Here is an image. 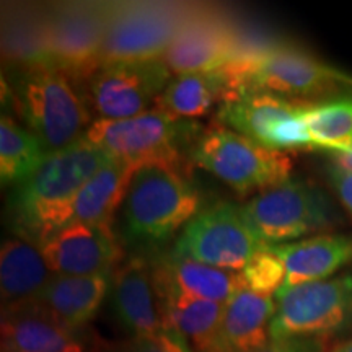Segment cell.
I'll use <instances>...</instances> for the list:
<instances>
[{"instance_id": "6da1fadb", "label": "cell", "mask_w": 352, "mask_h": 352, "mask_svg": "<svg viewBox=\"0 0 352 352\" xmlns=\"http://www.w3.org/2000/svg\"><path fill=\"white\" fill-rule=\"evenodd\" d=\"M114 157L83 138L64 151L50 153L32 176L13 186L8 219L13 232L41 245L72 222L74 202L88 179Z\"/></svg>"}, {"instance_id": "7a4b0ae2", "label": "cell", "mask_w": 352, "mask_h": 352, "mask_svg": "<svg viewBox=\"0 0 352 352\" xmlns=\"http://www.w3.org/2000/svg\"><path fill=\"white\" fill-rule=\"evenodd\" d=\"M201 210V192L176 166H139L121 206V232L132 248L164 246Z\"/></svg>"}, {"instance_id": "3957f363", "label": "cell", "mask_w": 352, "mask_h": 352, "mask_svg": "<svg viewBox=\"0 0 352 352\" xmlns=\"http://www.w3.org/2000/svg\"><path fill=\"white\" fill-rule=\"evenodd\" d=\"M63 70L44 65L12 72L10 98L44 151L56 153L85 138L91 126L88 100Z\"/></svg>"}, {"instance_id": "277c9868", "label": "cell", "mask_w": 352, "mask_h": 352, "mask_svg": "<svg viewBox=\"0 0 352 352\" xmlns=\"http://www.w3.org/2000/svg\"><path fill=\"white\" fill-rule=\"evenodd\" d=\"M189 158L239 195L266 191L290 179L292 158L223 126L202 131L189 145Z\"/></svg>"}, {"instance_id": "5b68a950", "label": "cell", "mask_w": 352, "mask_h": 352, "mask_svg": "<svg viewBox=\"0 0 352 352\" xmlns=\"http://www.w3.org/2000/svg\"><path fill=\"white\" fill-rule=\"evenodd\" d=\"M196 6L191 2H111L101 67L162 60Z\"/></svg>"}, {"instance_id": "8992f818", "label": "cell", "mask_w": 352, "mask_h": 352, "mask_svg": "<svg viewBox=\"0 0 352 352\" xmlns=\"http://www.w3.org/2000/svg\"><path fill=\"white\" fill-rule=\"evenodd\" d=\"M197 131V122L178 120L153 107L151 111L126 120H96L88 127L85 139L111 157L139 166H178L183 145L192 144Z\"/></svg>"}, {"instance_id": "52a82bcc", "label": "cell", "mask_w": 352, "mask_h": 352, "mask_svg": "<svg viewBox=\"0 0 352 352\" xmlns=\"http://www.w3.org/2000/svg\"><path fill=\"white\" fill-rule=\"evenodd\" d=\"M241 214L263 245L292 243L302 236L331 227L336 214L331 201L318 186L292 179L258 192Z\"/></svg>"}, {"instance_id": "ba28073f", "label": "cell", "mask_w": 352, "mask_h": 352, "mask_svg": "<svg viewBox=\"0 0 352 352\" xmlns=\"http://www.w3.org/2000/svg\"><path fill=\"white\" fill-rule=\"evenodd\" d=\"M111 2L46 3L47 50L52 67L77 83L101 69Z\"/></svg>"}, {"instance_id": "9c48e42d", "label": "cell", "mask_w": 352, "mask_h": 352, "mask_svg": "<svg viewBox=\"0 0 352 352\" xmlns=\"http://www.w3.org/2000/svg\"><path fill=\"white\" fill-rule=\"evenodd\" d=\"M352 329V274L303 284L277 298L271 340H328Z\"/></svg>"}, {"instance_id": "30bf717a", "label": "cell", "mask_w": 352, "mask_h": 352, "mask_svg": "<svg viewBox=\"0 0 352 352\" xmlns=\"http://www.w3.org/2000/svg\"><path fill=\"white\" fill-rule=\"evenodd\" d=\"M263 246L246 223L241 206L217 202L195 215L178 235L171 253L240 272Z\"/></svg>"}, {"instance_id": "8fae6325", "label": "cell", "mask_w": 352, "mask_h": 352, "mask_svg": "<svg viewBox=\"0 0 352 352\" xmlns=\"http://www.w3.org/2000/svg\"><path fill=\"white\" fill-rule=\"evenodd\" d=\"M342 88H352L351 76L283 39L254 64L245 91H264L307 103L328 98Z\"/></svg>"}, {"instance_id": "7c38bea8", "label": "cell", "mask_w": 352, "mask_h": 352, "mask_svg": "<svg viewBox=\"0 0 352 352\" xmlns=\"http://www.w3.org/2000/svg\"><path fill=\"white\" fill-rule=\"evenodd\" d=\"M171 82L164 60L103 65L87 83L98 120H126L151 111Z\"/></svg>"}, {"instance_id": "4fadbf2b", "label": "cell", "mask_w": 352, "mask_h": 352, "mask_svg": "<svg viewBox=\"0 0 352 352\" xmlns=\"http://www.w3.org/2000/svg\"><path fill=\"white\" fill-rule=\"evenodd\" d=\"M236 28L239 16L228 8L197 3L162 60L176 77L222 69L235 51Z\"/></svg>"}, {"instance_id": "5bb4252c", "label": "cell", "mask_w": 352, "mask_h": 352, "mask_svg": "<svg viewBox=\"0 0 352 352\" xmlns=\"http://www.w3.org/2000/svg\"><path fill=\"white\" fill-rule=\"evenodd\" d=\"M44 259L57 276H90L114 270L122 258L111 226L70 222L41 245Z\"/></svg>"}, {"instance_id": "9a60e30c", "label": "cell", "mask_w": 352, "mask_h": 352, "mask_svg": "<svg viewBox=\"0 0 352 352\" xmlns=\"http://www.w3.org/2000/svg\"><path fill=\"white\" fill-rule=\"evenodd\" d=\"M108 296L118 321L134 340H160L171 329L162 315L151 264L142 256H132L113 271Z\"/></svg>"}, {"instance_id": "2e32d148", "label": "cell", "mask_w": 352, "mask_h": 352, "mask_svg": "<svg viewBox=\"0 0 352 352\" xmlns=\"http://www.w3.org/2000/svg\"><path fill=\"white\" fill-rule=\"evenodd\" d=\"M0 344L2 352H83L85 349L78 331L65 327L33 302L3 308Z\"/></svg>"}, {"instance_id": "e0dca14e", "label": "cell", "mask_w": 352, "mask_h": 352, "mask_svg": "<svg viewBox=\"0 0 352 352\" xmlns=\"http://www.w3.org/2000/svg\"><path fill=\"white\" fill-rule=\"evenodd\" d=\"M271 248L285 266V280L276 300L298 285L329 279L352 261V235H316Z\"/></svg>"}, {"instance_id": "ac0fdd59", "label": "cell", "mask_w": 352, "mask_h": 352, "mask_svg": "<svg viewBox=\"0 0 352 352\" xmlns=\"http://www.w3.org/2000/svg\"><path fill=\"white\" fill-rule=\"evenodd\" d=\"M277 311L274 297L240 289L223 308L222 323L209 352H253L271 341Z\"/></svg>"}, {"instance_id": "d6986e66", "label": "cell", "mask_w": 352, "mask_h": 352, "mask_svg": "<svg viewBox=\"0 0 352 352\" xmlns=\"http://www.w3.org/2000/svg\"><path fill=\"white\" fill-rule=\"evenodd\" d=\"M113 271L90 276H52L33 303L64 323L80 331L90 323L109 294Z\"/></svg>"}, {"instance_id": "ffe728a7", "label": "cell", "mask_w": 352, "mask_h": 352, "mask_svg": "<svg viewBox=\"0 0 352 352\" xmlns=\"http://www.w3.org/2000/svg\"><path fill=\"white\" fill-rule=\"evenodd\" d=\"M151 270L155 289L178 290L223 305L245 287L241 272L219 270L175 253L157 258Z\"/></svg>"}, {"instance_id": "44dd1931", "label": "cell", "mask_w": 352, "mask_h": 352, "mask_svg": "<svg viewBox=\"0 0 352 352\" xmlns=\"http://www.w3.org/2000/svg\"><path fill=\"white\" fill-rule=\"evenodd\" d=\"M2 59L13 72L51 65L46 3H3Z\"/></svg>"}, {"instance_id": "7402d4cb", "label": "cell", "mask_w": 352, "mask_h": 352, "mask_svg": "<svg viewBox=\"0 0 352 352\" xmlns=\"http://www.w3.org/2000/svg\"><path fill=\"white\" fill-rule=\"evenodd\" d=\"M308 104L264 91H243L220 103L217 120L220 126L264 145L272 127L296 116Z\"/></svg>"}, {"instance_id": "603a6c76", "label": "cell", "mask_w": 352, "mask_h": 352, "mask_svg": "<svg viewBox=\"0 0 352 352\" xmlns=\"http://www.w3.org/2000/svg\"><path fill=\"white\" fill-rule=\"evenodd\" d=\"M52 276L54 272L50 270L38 245L20 236L3 240L0 250V294L3 308L33 302Z\"/></svg>"}, {"instance_id": "cb8c5ba5", "label": "cell", "mask_w": 352, "mask_h": 352, "mask_svg": "<svg viewBox=\"0 0 352 352\" xmlns=\"http://www.w3.org/2000/svg\"><path fill=\"white\" fill-rule=\"evenodd\" d=\"M157 296L166 327L182 334L195 352H209L226 305L168 289H157Z\"/></svg>"}, {"instance_id": "d4e9b609", "label": "cell", "mask_w": 352, "mask_h": 352, "mask_svg": "<svg viewBox=\"0 0 352 352\" xmlns=\"http://www.w3.org/2000/svg\"><path fill=\"white\" fill-rule=\"evenodd\" d=\"M139 165L113 158L88 179L74 202L72 222L111 226L114 212L124 202Z\"/></svg>"}, {"instance_id": "484cf974", "label": "cell", "mask_w": 352, "mask_h": 352, "mask_svg": "<svg viewBox=\"0 0 352 352\" xmlns=\"http://www.w3.org/2000/svg\"><path fill=\"white\" fill-rule=\"evenodd\" d=\"M227 78L222 70L196 72L171 78L155 107L178 120H192L208 114L227 96Z\"/></svg>"}, {"instance_id": "4316f807", "label": "cell", "mask_w": 352, "mask_h": 352, "mask_svg": "<svg viewBox=\"0 0 352 352\" xmlns=\"http://www.w3.org/2000/svg\"><path fill=\"white\" fill-rule=\"evenodd\" d=\"M50 153L33 132L19 124L15 118L2 113L0 118V179L3 186H16L32 176Z\"/></svg>"}, {"instance_id": "83f0119b", "label": "cell", "mask_w": 352, "mask_h": 352, "mask_svg": "<svg viewBox=\"0 0 352 352\" xmlns=\"http://www.w3.org/2000/svg\"><path fill=\"white\" fill-rule=\"evenodd\" d=\"M315 148L342 151L352 142V98H333L308 104L303 111Z\"/></svg>"}, {"instance_id": "f1b7e54d", "label": "cell", "mask_w": 352, "mask_h": 352, "mask_svg": "<svg viewBox=\"0 0 352 352\" xmlns=\"http://www.w3.org/2000/svg\"><path fill=\"white\" fill-rule=\"evenodd\" d=\"M240 272L246 289L274 298L285 280L284 261L267 245H264Z\"/></svg>"}, {"instance_id": "f546056e", "label": "cell", "mask_w": 352, "mask_h": 352, "mask_svg": "<svg viewBox=\"0 0 352 352\" xmlns=\"http://www.w3.org/2000/svg\"><path fill=\"white\" fill-rule=\"evenodd\" d=\"M124 352H195L188 341L184 340L179 333L175 329H170L160 340H144L138 338L132 340L129 346L126 347Z\"/></svg>"}, {"instance_id": "4dcf8cb0", "label": "cell", "mask_w": 352, "mask_h": 352, "mask_svg": "<svg viewBox=\"0 0 352 352\" xmlns=\"http://www.w3.org/2000/svg\"><path fill=\"white\" fill-rule=\"evenodd\" d=\"M253 352H329L327 340L316 338H284L271 340L266 346Z\"/></svg>"}, {"instance_id": "1f68e13d", "label": "cell", "mask_w": 352, "mask_h": 352, "mask_svg": "<svg viewBox=\"0 0 352 352\" xmlns=\"http://www.w3.org/2000/svg\"><path fill=\"white\" fill-rule=\"evenodd\" d=\"M328 179L340 201L352 214V171L331 164L328 168Z\"/></svg>"}, {"instance_id": "d6a6232c", "label": "cell", "mask_w": 352, "mask_h": 352, "mask_svg": "<svg viewBox=\"0 0 352 352\" xmlns=\"http://www.w3.org/2000/svg\"><path fill=\"white\" fill-rule=\"evenodd\" d=\"M329 352H352V338L344 342H341V344H338L334 349H331Z\"/></svg>"}, {"instance_id": "836d02e7", "label": "cell", "mask_w": 352, "mask_h": 352, "mask_svg": "<svg viewBox=\"0 0 352 352\" xmlns=\"http://www.w3.org/2000/svg\"><path fill=\"white\" fill-rule=\"evenodd\" d=\"M342 151H351V152H352V142H351L349 145H347L346 148H342Z\"/></svg>"}]
</instances>
